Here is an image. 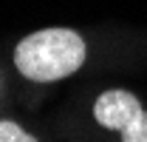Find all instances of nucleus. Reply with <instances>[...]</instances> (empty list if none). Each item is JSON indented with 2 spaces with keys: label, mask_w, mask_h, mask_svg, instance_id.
Listing matches in <instances>:
<instances>
[{
  "label": "nucleus",
  "mask_w": 147,
  "mask_h": 142,
  "mask_svg": "<svg viewBox=\"0 0 147 142\" xmlns=\"http://www.w3.org/2000/svg\"><path fill=\"white\" fill-rule=\"evenodd\" d=\"M14 63L28 80L54 83L85 63V40L71 29H42L17 46Z\"/></svg>",
  "instance_id": "nucleus-1"
},
{
  "label": "nucleus",
  "mask_w": 147,
  "mask_h": 142,
  "mask_svg": "<svg viewBox=\"0 0 147 142\" xmlns=\"http://www.w3.org/2000/svg\"><path fill=\"white\" fill-rule=\"evenodd\" d=\"M119 134H122V142H147V111L142 108L133 119L125 122Z\"/></svg>",
  "instance_id": "nucleus-2"
},
{
  "label": "nucleus",
  "mask_w": 147,
  "mask_h": 142,
  "mask_svg": "<svg viewBox=\"0 0 147 142\" xmlns=\"http://www.w3.org/2000/svg\"><path fill=\"white\" fill-rule=\"evenodd\" d=\"M0 142H37V139L14 122H0Z\"/></svg>",
  "instance_id": "nucleus-3"
}]
</instances>
